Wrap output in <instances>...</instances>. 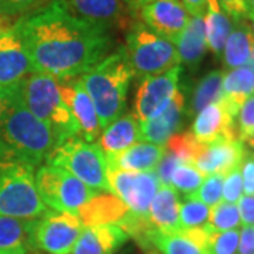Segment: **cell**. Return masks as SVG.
I'll return each instance as SVG.
<instances>
[{
  "instance_id": "cell-27",
  "label": "cell",
  "mask_w": 254,
  "mask_h": 254,
  "mask_svg": "<svg viewBox=\"0 0 254 254\" xmlns=\"http://www.w3.org/2000/svg\"><path fill=\"white\" fill-rule=\"evenodd\" d=\"M254 55V37L247 20L235 21L233 30L223 47V63L229 69L249 65Z\"/></svg>"
},
{
  "instance_id": "cell-3",
  "label": "cell",
  "mask_w": 254,
  "mask_h": 254,
  "mask_svg": "<svg viewBox=\"0 0 254 254\" xmlns=\"http://www.w3.org/2000/svg\"><path fill=\"white\" fill-rule=\"evenodd\" d=\"M134 78L125 47L106 55L89 71L82 73L79 81L88 92L96 109L100 128L119 119L126 108L130 82Z\"/></svg>"
},
{
  "instance_id": "cell-50",
  "label": "cell",
  "mask_w": 254,
  "mask_h": 254,
  "mask_svg": "<svg viewBox=\"0 0 254 254\" xmlns=\"http://www.w3.org/2000/svg\"><path fill=\"white\" fill-rule=\"evenodd\" d=\"M246 3H247V7H249V14L250 13L254 14V0H246Z\"/></svg>"
},
{
  "instance_id": "cell-48",
  "label": "cell",
  "mask_w": 254,
  "mask_h": 254,
  "mask_svg": "<svg viewBox=\"0 0 254 254\" xmlns=\"http://www.w3.org/2000/svg\"><path fill=\"white\" fill-rule=\"evenodd\" d=\"M127 1H128V4L133 9H136V7H140V6H143V4L148 3V1H153V0H127Z\"/></svg>"
},
{
  "instance_id": "cell-52",
  "label": "cell",
  "mask_w": 254,
  "mask_h": 254,
  "mask_svg": "<svg viewBox=\"0 0 254 254\" xmlns=\"http://www.w3.org/2000/svg\"><path fill=\"white\" fill-rule=\"evenodd\" d=\"M147 254H160L157 250H150V252H147Z\"/></svg>"
},
{
  "instance_id": "cell-13",
  "label": "cell",
  "mask_w": 254,
  "mask_h": 254,
  "mask_svg": "<svg viewBox=\"0 0 254 254\" xmlns=\"http://www.w3.org/2000/svg\"><path fill=\"white\" fill-rule=\"evenodd\" d=\"M138 9L145 27L173 43L190 23V13L181 0H153Z\"/></svg>"
},
{
  "instance_id": "cell-11",
  "label": "cell",
  "mask_w": 254,
  "mask_h": 254,
  "mask_svg": "<svg viewBox=\"0 0 254 254\" xmlns=\"http://www.w3.org/2000/svg\"><path fill=\"white\" fill-rule=\"evenodd\" d=\"M181 73V65H178L167 72L141 79L137 88L133 113L138 123H144L160 116L170 106L175 93L178 92Z\"/></svg>"
},
{
  "instance_id": "cell-35",
  "label": "cell",
  "mask_w": 254,
  "mask_h": 254,
  "mask_svg": "<svg viewBox=\"0 0 254 254\" xmlns=\"http://www.w3.org/2000/svg\"><path fill=\"white\" fill-rule=\"evenodd\" d=\"M223 180L225 175L222 174H212L205 177L203 182L200 184L198 190H195L192 195H188L187 198L190 199H196L208 205L209 208L218 205L219 202H222V192H223Z\"/></svg>"
},
{
  "instance_id": "cell-44",
  "label": "cell",
  "mask_w": 254,
  "mask_h": 254,
  "mask_svg": "<svg viewBox=\"0 0 254 254\" xmlns=\"http://www.w3.org/2000/svg\"><path fill=\"white\" fill-rule=\"evenodd\" d=\"M237 254H254V226H243L239 229Z\"/></svg>"
},
{
  "instance_id": "cell-17",
  "label": "cell",
  "mask_w": 254,
  "mask_h": 254,
  "mask_svg": "<svg viewBox=\"0 0 254 254\" xmlns=\"http://www.w3.org/2000/svg\"><path fill=\"white\" fill-rule=\"evenodd\" d=\"M60 82V81H58ZM60 92L64 102L71 109L73 118L76 119L81 127V134L86 141L95 143L100 136V125L96 109L92 103L88 92L85 91L83 85L79 79L60 82Z\"/></svg>"
},
{
  "instance_id": "cell-23",
  "label": "cell",
  "mask_w": 254,
  "mask_h": 254,
  "mask_svg": "<svg viewBox=\"0 0 254 254\" xmlns=\"http://www.w3.org/2000/svg\"><path fill=\"white\" fill-rule=\"evenodd\" d=\"M180 195L171 185H160L148 208L147 219L151 227L164 232L181 230L180 226Z\"/></svg>"
},
{
  "instance_id": "cell-53",
  "label": "cell",
  "mask_w": 254,
  "mask_h": 254,
  "mask_svg": "<svg viewBox=\"0 0 254 254\" xmlns=\"http://www.w3.org/2000/svg\"><path fill=\"white\" fill-rule=\"evenodd\" d=\"M0 23H1V21H0Z\"/></svg>"
},
{
  "instance_id": "cell-38",
  "label": "cell",
  "mask_w": 254,
  "mask_h": 254,
  "mask_svg": "<svg viewBox=\"0 0 254 254\" xmlns=\"http://www.w3.org/2000/svg\"><path fill=\"white\" fill-rule=\"evenodd\" d=\"M0 1L9 17H16L31 10L40 9L48 3V0H0Z\"/></svg>"
},
{
  "instance_id": "cell-19",
  "label": "cell",
  "mask_w": 254,
  "mask_h": 254,
  "mask_svg": "<svg viewBox=\"0 0 254 254\" xmlns=\"http://www.w3.org/2000/svg\"><path fill=\"white\" fill-rule=\"evenodd\" d=\"M76 16L103 27H127V7L123 0H66Z\"/></svg>"
},
{
  "instance_id": "cell-28",
  "label": "cell",
  "mask_w": 254,
  "mask_h": 254,
  "mask_svg": "<svg viewBox=\"0 0 254 254\" xmlns=\"http://www.w3.org/2000/svg\"><path fill=\"white\" fill-rule=\"evenodd\" d=\"M181 63L190 68L198 66L208 50L203 17H190L178 38L174 41Z\"/></svg>"
},
{
  "instance_id": "cell-18",
  "label": "cell",
  "mask_w": 254,
  "mask_h": 254,
  "mask_svg": "<svg viewBox=\"0 0 254 254\" xmlns=\"http://www.w3.org/2000/svg\"><path fill=\"white\" fill-rule=\"evenodd\" d=\"M167 153L165 145L153 143H134L118 154L105 155L108 168L128 173H153Z\"/></svg>"
},
{
  "instance_id": "cell-47",
  "label": "cell",
  "mask_w": 254,
  "mask_h": 254,
  "mask_svg": "<svg viewBox=\"0 0 254 254\" xmlns=\"http://www.w3.org/2000/svg\"><path fill=\"white\" fill-rule=\"evenodd\" d=\"M240 141L245 145H249V147L254 148V126L250 128V131H249L245 137L240 138Z\"/></svg>"
},
{
  "instance_id": "cell-41",
  "label": "cell",
  "mask_w": 254,
  "mask_h": 254,
  "mask_svg": "<svg viewBox=\"0 0 254 254\" xmlns=\"http://www.w3.org/2000/svg\"><path fill=\"white\" fill-rule=\"evenodd\" d=\"M178 164H181L180 160L174 154H171L170 151H167L164 154L163 160L160 161V164L155 168L157 170L155 174H157L158 181L161 185H171V175H173V171Z\"/></svg>"
},
{
  "instance_id": "cell-15",
  "label": "cell",
  "mask_w": 254,
  "mask_h": 254,
  "mask_svg": "<svg viewBox=\"0 0 254 254\" xmlns=\"http://www.w3.org/2000/svg\"><path fill=\"white\" fill-rule=\"evenodd\" d=\"M245 155V144L239 138L216 140L206 144L200 143L192 165H195L203 177L212 174L226 175L242 164Z\"/></svg>"
},
{
  "instance_id": "cell-4",
  "label": "cell",
  "mask_w": 254,
  "mask_h": 254,
  "mask_svg": "<svg viewBox=\"0 0 254 254\" xmlns=\"http://www.w3.org/2000/svg\"><path fill=\"white\" fill-rule=\"evenodd\" d=\"M20 98L28 112L54 130L60 144L81 136V127L64 102L60 82L46 73L33 72L18 85Z\"/></svg>"
},
{
  "instance_id": "cell-32",
  "label": "cell",
  "mask_w": 254,
  "mask_h": 254,
  "mask_svg": "<svg viewBox=\"0 0 254 254\" xmlns=\"http://www.w3.org/2000/svg\"><path fill=\"white\" fill-rule=\"evenodd\" d=\"M203 180L205 177L200 174L195 165L181 163L178 164L173 171L171 187L188 196V195H192L195 190H198Z\"/></svg>"
},
{
  "instance_id": "cell-46",
  "label": "cell",
  "mask_w": 254,
  "mask_h": 254,
  "mask_svg": "<svg viewBox=\"0 0 254 254\" xmlns=\"http://www.w3.org/2000/svg\"><path fill=\"white\" fill-rule=\"evenodd\" d=\"M184 7L190 13V17H203L206 11L208 0H181Z\"/></svg>"
},
{
  "instance_id": "cell-21",
  "label": "cell",
  "mask_w": 254,
  "mask_h": 254,
  "mask_svg": "<svg viewBox=\"0 0 254 254\" xmlns=\"http://www.w3.org/2000/svg\"><path fill=\"white\" fill-rule=\"evenodd\" d=\"M184 112L185 96L178 89L170 106L160 116L140 125V140L157 145H165L168 138L180 130Z\"/></svg>"
},
{
  "instance_id": "cell-5",
  "label": "cell",
  "mask_w": 254,
  "mask_h": 254,
  "mask_svg": "<svg viewBox=\"0 0 254 254\" xmlns=\"http://www.w3.org/2000/svg\"><path fill=\"white\" fill-rule=\"evenodd\" d=\"M51 212L36 188L34 167L0 155V215L40 219Z\"/></svg>"
},
{
  "instance_id": "cell-49",
  "label": "cell",
  "mask_w": 254,
  "mask_h": 254,
  "mask_svg": "<svg viewBox=\"0 0 254 254\" xmlns=\"http://www.w3.org/2000/svg\"><path fill=\"white\" fill-rule=\"evenodd\" d=\"M9 18L10 17L6 14V10H4L3 4H1V1H0V21H7Z\"/></svg>"
},
{
  "instance_id": "cell-29",
  "label": "cell",
  "mask_w": 254,
  "mask_h": 254,
  "mask_svg": "<svg viewBox=\"0 0 254 254\" xmlns=\"http://www.w3.org/2000/svg\"><path fill=\"white\" fill-rule=\"evenodd\" d=\"M208 48L215 55H222L227 37L233 30V20L220 7L218 0H208L203 16Z\"/></svg>"
},
{
  "instance_id": "cell-26",
  "label": "cell",
  "mask_w": 254,
  "mask_h": 254,
  "mask_svg": "<svg viewBox=\"0 0 254 254\" xmlns=\"http://www.w3.org/2000/svg\"><path fill=\"white\" fill-rule=\"evenodd\" d=\"M222 89L223 95L220 100L236 118L243 102L254 93V69L246 65L223 72Z\"/></svg>"
},
{
  "instance_id": "cell-33",
  "label": "cell",
  "mask_w": 254,
  "mask_h": 254,
  "mask_svg": "<svg viewBox=\"0 0 254 254\" xmlns=\"http://www.w3.org/2000/svg\"><path fill=\"white\" fill-rule=\"evenodd\" d=\"M210 208L199 200L187 198L180 205V226L181 229L202 227L208 223Z\"/></svg>"
},
{
  "instance_id": "cell-37",
  "label": "cell",
  "mask_w": 254,
  "mask_h": 254,
  "mask_svg": "<svg viewBox=\"0 0 254 254\" xmlns=\"http://www.w3.org/2000/svg\"><path fill=\"white\" fill-rule=\"evenodd\" d=\"M242 195H243V178H242V170L239 165L225 175L222 200L229 202V203H237V200L242 198Z\"/></svg>"
},
{
  "instance_id": "cell-43",
  "label": "cell",
  "mask_w": 254,
  "mask_h": 254,
  "mask_svg": "<svg viewBox=\"0 0 254 254\" xmlns=\"http://www.w3.org/2000/svg\"><path fill=\"white\" fill-rule=\"evenodd\" d=\"M237 209L240 215V222L243 226H254V196L242 195L237 200Z\"/></svg>"
},
{
  "instance_id": "cell-36",
  "label": "cell",
  "mask_w": 254,
  "mask_h": 254,
  "mask_svg": "<svg viewBox=\"0 0 254 254\" xmlns=\"http://www.w3.org/2000/svg\"><path fill=\"white\" fill-rule=\"evenodd\" d=\"M208 254H237L239 250V229L226 232L209 230Z\"/></svg>"
},
{
  "instance_id": "cell-9",
  "label": "cell",
  "mask_w": 254,
  "mask_h": 254,
  "mask_svg": "<svg viewBox=\"0 0 254 254\" xmlns=\"http://www.w3.org/2000/svg\"><path fill=\"white\" fill-rule=\"evenodd\" d=\"M82 229L83 225L76 215L51 210L36 219L31 233L33 247L47 254H69Z\"/></svg>"
},
{
  "instance_id": "cell-10",
  "label": "cell",
  "mask_w": 254,
  "mask_h": 254,
  "mask_svg": "<svg viewBox=\"0 0 254 254\" xmlns=\"http://www.w3.org/2000/svg\"><path fill=\"white\" fill-rule=\"evenodd\" d=\"M108 181L112 193L125 202L131 216L147 219L148 208L161 185L154 171L128 173L108 168Z\"/></svg>"
},
{
  "instance_id": "cell-8",
  "label": "cell",
  "mask_w": 254,
  "mask_h": 254,
  "mask_svg": "<svg viewBox=\"0 0 254 254\" xmlns=\"http://www.w3.org/2000/svg\"><path fill=\"white\" fill-rule=\"evenodd\" d=\"M36 188L41 200L48 208L76 216L79 209L88 200L100 193L64 168L47 163L40 165L37 170Z\"/></svg>"
},
{
  "instance_id": "cell-45",
  "label": "cell",
  "mask_w": 254,
  "mask_h": 254,
  "mask_svg": "<svg viewBox=\"0 0 254 254\" xmlns=\"http://www.w3.org/2000/svg\"><path fill=\"white\" fill-rule=\"evenodd\" d=\"M16 88H10V89H6V88H0V127H1V123H3V119L6 116L7 110H9L11 102L14 99V93H16Z\"/></svg>"
},
{
  "instance_id": "cell-42",
  "label": "cell",
  "mask_w": 254,
  "mask_h": 254,
  "mask_svg": "<svg viewBox=\"0 0 254 254\" xmlns=\"http://www.w3.org/2000/svg\"><path fill=\"white\" fill-rule=\"evenodd\" d=\"M220 7L229 17L235 21L249 18V7L246 0H218Z\"/></svg>"
},
{
  "instance_id": "cell-16",
  "label": "cell",
  "mask_w": 254,
  "mask_h": 254,
  "mask_svg": "<svg viewBox=\"0 0 254 254\" xmlns=\"http://www.w3.org/2000/svg\"><path fill=\"white\" fill-rule=\"evenodd\" d=\"M235 119L223 102L218 100L196 113L190 133L199 143L205 144L216 140H235L239 138Z\"/></svg>"
},
{
  "instance_id": "cell-24",
  "label": "cell",
  "mask_w": 254,
  "mask_h": 254,
  "mask_svg": "<svg viewBox=\"0 0 254 254\" xmlns=\"http://www.w3.org/2000/svg\"><path fill=\"white\" fill-rule=\"evenodd\" d=\"M140 140V126L133 113L122 115L120 118L105 127L99 136V147L103 154H118Z\"/></svg>"
},
{
  "instance_id": "cell-7",
  "label": "cell",
  "mask_w": 254,
  "mask_h": 254,
  "mask_svg": "<svg viewBox=\"0 0 254 254\" xmlns=\"http://www.w3.org/2000/svg\"><path fill=\"white\" fill-rule=\"evenodd\" d=\"M125 50L134 76L140 79L167 72L181 64L173 41L155 34L141 21L128 30Z\"/></svg>"
},
{
  "instance_id": "cell-20",
  "label": "cell",
  "mask_w": 254,
  "mask_h": 254,
  "mask_svg": "<svg viewBox=\"0 0 254 254\" xmlns=\"http://www.w3.org/2000/svg\"><path fill=\"white\" fill-rule=\"evenodd\" d=\"M127 239L128 235L119 225L83 226L69 254H113Z\"/></svg>"
},
{
  "instance_id": "cell-25",
  "label": "cell",
  "mask_w": 254,
  "mask_h": 254,
  "mask_svg": "<svg viewBox=\"0 0 254 254\" xmlns=\"http://www.w3.org/2000/svg\"><path fill=\"white\" fill-rule=\"evenodd\" d=\"M36 219L0 215V254H28L33 249V226Z\"/></svg>"
},
{
  "instance_id": "cell-6",
  "label": "cell",
  "mask_w": 254,
  "mask_h": 254,
  "mask_svg": "<svg viewBox=\"0 0 254 254\" xmlns=\"http://www.w3.org/2000/svg\"><path fill=\"white\" fill-rule=\"evenodd\" d=\"M46 163L64 168L92 190L112 193L106 158L98 143L81 136L69 137L55 147Z\"/></svg>"
},
{
  "instance_id": "cell-30",
  "label": "cell",
  "mask_w": 254,
  "mask_h": 254,
  "mask_svg": "<svg viewBox=\"0 0 254 254\" xmlns=\"http://www.w3.org/2000/svg\"><path fill=\"white\" fill-rule=\"evenodd\" d=\"M223 71H212L206 73L196 85L193 96H192V103H190V110L193 113H199L203 108H206L210 103H215L222 98L223 95Z\"/></svg>"
},
{
  "instance_id": "cell-39",
  "label": "cell",
  "mask_w": 254,
  "mask_h": 254,
  "mask_svg": "<svg viewBox=\"0 0 254 254\" xmlns=\"http://www.w3.org/2000/svg\"><path fill=\"white\" fill-rule=\"evenodd\" d=\"M239 140L245 137L254 126V93L243 102L239 110Z\"/></svg>"
},
{
  "instance_id": "cell-51",
  "label": "cell",
  "mask_w": 254,
  "mask_h": 254,
  "mask_svg": "<svg viewBox=\"0 0 254 254\" xmlns=\"http://www.w3.org/2000/svg\"><path fill=\"white\" fill-rule=\"evenodd\" d=\"M247 20H250V21H252V26H250V27H252V33H253V37H254V14L253 13H250V14H249V18H247Z\"/></svg>"
},
{
  "instance_id": "cell-40",
  "label": "cell",
  "mask_w": 254,
  "mask_h": 254,
  "mask_svg": "<svg viewBox=\"0 0 254 254\" xmlns=\"http://www.w3.org/2000/svg\"><path fill=\"white\" fill-rule=\"evenodd\" d=\"M240 170L243 178V195L254 196V153H246Z\"/></svg>"
},
{
  "instance_id": "cell-31",
  "label": "cell",
  "mask_w": 254,
  "mask_h": 254,
  "mask_svg": "<svg viewBox=\"0 0 254 254\" xmlns=\"http://www.w3.org/2000/svg\"><path fill=\"white\" fill-rule=\"evenodd\" d=\"M242 226L240 215L236 203L219 202L218 205L212 206L209 212L208 223L205 227L210 232H226Z\"/></svg>"
},
{
  "instance_id": "cell-2",
  "label": "cell",
  "mask_w": 254,
  "mask_h": 254,
  "mask_svg": "<svg viewBox=\"0 0 254 254\" xmlns=\"http://www.w3.org/2000/svg\"><path fill=\"white\" fill-rule=\"evenodd\" d=\"M57 145H60V141L54 130L28 112L17 86L0 127V155L36 168L46 163Z\"/></svg>"
},
{
  "instance_id": "cell-12",
  "label": "cell",
  "mask_w": 254,
  "mask_h": 254,
  "mask_svg": "<svg viewBox=\"0 0 254 254\" xmlns=\"http://www.w3.org/2000/svg\"><path fill=\"white\" fill-rule=\"evenodd\" d=\"M34 72L17 24L0 23V88H16Z\"/></svg>"
},
{
  "instance_id": "cell-14",
  "label": "cell",
  "mask_w": 254,
  "mask_h": 254,
  "mask_svg": "<svg viewBox=\"0 0 254 254\" xmlns=\"http://www.w3.org/2000/svg\"><path fill=\"white\" fill-rule=\"evenodd\" d=\"M209 230L205 226L164 232L151 227L143 247L153 246L161 254H208Z\"/></svg>"
},
{
  "instance_id": "cell-22",
  "label": "cell",
  "mask_w": 254,
  "mask_h": 254,
  "mask_svg": "<svg viewBox=\"0 0 254 254\" xmlns=\"http://www.w3.org/2000/svg\"><path fill=\"white\" fill-rule=\"evenodd\" d=\"M128 215L125 202L113 193L100 192L88 200L78 212L83 226L96 225H119Z\"/></svg>"
},
{
  "instance_id": "cell-1",
  "label": "cell",
  "mask_w": 254,
  "mask_h": 254,
  "mask_svg": "<svg viewBox=\"0 0 254 254\" xmlns=\"http://www.w3.org/2000/svg\"><path fill=\"white\" fill-rule=\"evenodd\" d=\"M16 24L34 72L60 82L89 71L112 48L109 28L76 16L66 0H50Z\"/></svg>"
},
{
  "instance_id": "cell-34",
  "label": "cell",
  "mask_w": 254,
  "mask_h": 254,
  "mask_svg": "<svg viewBox=\"0 0 254 254\" xmlns=\"http://www.w3.org/2000/svg\"><path fill=\"white\" fill-rule=\"evenodd\" d=\"M199 144V141L192 136L190 131H188V133H175L165 143V148H167V151H170L171 154L175 155L180 160V163L192 164Z\"/></svg>"
}]
</instances>
